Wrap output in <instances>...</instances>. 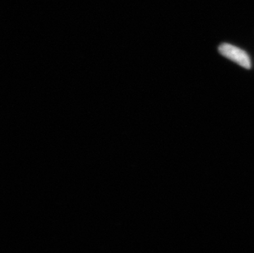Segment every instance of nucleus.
<instances>
[{
    "mask_svg": "<svg viewBox=\"0 0 254 253\" xmlns=\"http://www.w3.org/2000/svg\"><path fill=\"white\" fill-rule=\"evenodd\" d=\"M219 52L224 57L227 58L233 62L236 63L241 67L250 69L251 67V61L247 53L241 49L230 44L224 43L219 46Z\"/></svg>",
    "mask_w": 254,
    "mask_h": 253,
    "instance_id": "f257e3e1",
    "label": "nucleus"
}]
</instances>
